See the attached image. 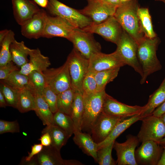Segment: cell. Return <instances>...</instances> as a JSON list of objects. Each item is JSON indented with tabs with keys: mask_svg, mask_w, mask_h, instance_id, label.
I'll return each mask as SVG.
<instances>
[{
	"mask_svg": "<svg viewBox=\"0 0 165 165\" xmlns=\"http://www.w3.org/2000/svg\"><path fill=\"white\" fill-rule=\"evenodd\" d=\"M137 136L139 142L153 140L159 142L165 136V125L160 117L152 114L144 117Z\"/></svg>",
	"mask_w": 165,
	"mask_h": 165,
	"instance_id": "9",
	"label": "cell"
},
{
	"mask_svg": "<svg viewBox=\"0 0 165 165\" xmlns=\"http://www.w3.org/2000/svg\"><path fill=\"white\" fill-rule=\"evenodd\" d=\"M47 15L44 9H40L30 19L21 26L22 35L29 39H38L42 37Z\"/></svg>",
	"mask_w": 165,
	"mask_h": 165,
	"instance_id": "18",
	"label": "cell"
},
{
	"mask_svg": "<svg viewBox=\"0 0 165 165\" xmlns=\"http://www.w3.org/2000/svg\"><path fill=\"white\" fill-rule=\"evenodd\" d=\"M109 3L115 6L118 7L121 4L119 0H104Z\"/></svg>",
	"mask_w": 165,
	"mask_h": 165,
	"instance_id": "50",
	"label": "cell"
},
{
	"mask_svg": "<svg viewBox=\"0 0 165 165\" xmlns=\"http://www.w3.org/2000/svg\"><path fill=\"white\" fill-rule=\"evenodd\" d=\"M29 56L28 62L21 67L20 70L22 74L28 75L34 71L43 73L51 65L49 57L42 55L38 48L30 49Z\"/></svg>",
	"mask_w": 165,
	"mask_h": 165,
	"instance_id": "21",
	"label": "cell"
},
{
	"mask_svg": "<svg viewBox=\"0 0 165 165\" xmlns=\"http://www.w3.org/2000/svg\"><path fill=\"white\" fill-rule=\"evenodd\" d=\"M43 147L41 144H34L31 146V152H28V155L23 160L21 163L24 164L25 163L30 161L34 156L41 152Z\"/></svg>",
	"mask_w": 165,
	"mask_h": 165,
	"instance_id": "43",
	"label": "cell"
},
{
	"mask_svg": "<svg viewBox=\"0 0 165 165\" xmlns=\"http://www.w3.org/2000/svg\"><path fill=\"white\" fill-rule=\"evenodd\" d=\"M60 150L50 145L44 146L36 156L38 165H82V163L76 160H64L62 158Z\"/></svg>",
	"mask_w": 165,
	"mask_h": 165,
	"instance_id": "19",
	"label": "cell"
},
{
	"mask_svg": "<svg viewBox=\"0 0 165 165\" xmlns=\"http://www.w3.org/2000/svg\"><path fill=\"white\" fill-rule=\"evenodd\" d=\"M35 108V99L33 92L28 88L18 90L16 108L21 113L34 110Z\"/></svg>",
	"mask_w": 165,
	"mask_h": 165,
	"instance_id": "28",
	"label": "cell"
},
{
	"mask_svg": "<svg viewBox=\"0 0 165 165\" xmlns=\"http://www.w3.org/2000/svg\"><path fill=\"white\" fill-rule=\"evenodd\" d=\"M94 74L95 73L88 71L82 82L83 93L90 94L97 91V83Z\"/></svg>",
	"mask_w": 165,
	"mask_h": 165,
	"instance_id": "40",
	"label": "cell"
},
{
	"mask_svg": "<svg viewBox=\"0 0 165 165\" xmlns=\"http://www.w3.org/2000/svg\"><path fill=\"white\" fill-rule=\"evenodd\" d=\"M38 140L41 141V144L43 146H48L51 144V138L50 134L48 132H45L42 134Z\"/></svg>",
	"mask_w": 165,
	"mask_h": 165,
	"instance_id": "44",
	"label": "cell"
},
{
	"mask_svg": "<svg viewBox=\"0 0 165 165\" xmlns=\"http://www.w3.org/2000/svg\"><path fill=\"white\" fill-rule=\"evenodd\" d=\"M122 119L111 116L102 111L91 129L90 135L94 141L98 144L103 141Z\"/></svg>",
	"mask_w": 165,
	"mask_h": 165,
	"instance_id": "17",
	"label": "cell"
},
{
	"mask_svg": "<svg viewBox=\"0 0 165 165\" xmlns=\"http://www.w3.org/2000/svg\"><path fill=\"white\" fill-rule=\"evenodd\" d=\"M75 28L68 21L58 16L48 14L42 37H59L68 40Z\"/></svg>",
	"mask_w": 165,
	"mask_h": 165,
	"instance_id": "16",
	"label": "cell"
},
{
	"mask_svg": "<svg viewBox=\"0 0 165 165\" xmlns=\"http://www.w3.org/2000/svg\"><path fill=\"white\" fill-rule=\"evenodd\" d=\"M48 132L51 138V145L60 150L66 144L70 137L64 131L57 126L51 124L46 126L42 131V134Z\"/></svg>",
	"mask_w": 165,
	"mask_h": 165,
	"instance_id": "29",
	"label": "cell"
},
{
	"mask_svg": "<svg viewBox=\"0 0 165 165\" xmlns=\"http://www.w3.org/2000/svg\"><path fill=\"white\" fill-rule=\"evenodd\" d=\"M39 6L43 8H46L48 4L49 0H33Z\"/></svg>",
	"mask_w": 165,
	"mask_h": 165,
	"instance_id": "46",
	"label": "cell"
},
{
	"mask_svg": "<svg viewBox=\"0 0 165 165\" xmlns=\"http://www.w3.org/2000/svg\"><path fill=\"white\" fill-rule=\"evenodd\" d=\"M164 113H165V101L154 110L152 114L155 116L160 117Z\"/></svg>",
	"mask_w": 165,
	"mask_h": 165,
	"instance_id": "45",
	"label": "cell"
},
{
	"mask_svg": "<svg viewBox=\"0 0 165 165\" xmlns=\"http://www.w3.org/2000/svg\"><path fill=\"white\" fill-rule=\"evenodd\" d=\"M138 14L142 31L144 35L149 38L157 36L153 29L151 16L147 8H139Z\"/></svg>",
	"mask_w": 165,
	"mask_h": 165,
	"instance_id": "30",
	"label": "cell"
},
{
	"mask_svg": "<svg viewBox=\"0 0 165 165\" xmlns=\"http://www.w3.org/2000/svg\"><path fill=\"white\" fill-rule=\"evenodd\" d=\"M28 75L29 83L27 88L33 93L41 94L44 88L47 86L46 78L43 72L34 71Z\"/></svg>",
	"mask_w": 165,
	"mask_h": 165,
	"instance_id": "34",
	"label": "cell"
},
{
	"mask_svg": "<svg viewBox=\"0 0 165 165\" xmlns=\"http://www.w3.org/2000/svg\"><path fill=\"white\" fill-rule=\"evenodd\" d=\"M155 1H158V0H155Z\"/></svg>",
	"mask_w": 165,
	"mask_h": 165,
	"instance_id": "55",
	"label": "cell"
},
{
	"mask_svg": "<svg viewBox=\"0 0 165 165\" xmlns=\"http://www.w3.org/2000/svg\"><path fill=\"white\" fill-rule=\"evenodd\" d=\"M115 141L101 147L97 150V163L99 165H115L116 161L112 158V152Z\"/></svg>",
	"mask_w": 165,
	"mask_h": 165,
	"instance_id": "37",
	"label": "cell"
},
{
	"mask_svg": "<svg viewBox=\"0 0 165 165\" xmlns=\"http://www.w3.org/2000/svg\"><path fill=\"white\" fill-rule=\"evenodd\" d=\"M9 30L4 29L1 30L0 31V44L2 43L3 40L5 38Z\"/></svg>",
	"mask_w": 165,
	"mask_h": 165,
	"instance_id": "49",
	"label": "cell"
},
{
	"mask_svg": "<svg viewBox=\"0 0 165 165\" xmlns=\"http://www.w3.org/2000/svg\"><path fill=\"white\" fill-rule=\"evenodd\" d=\"M145 107V105L142 106L137 105L131 106L122 103L106 93L104 99L102 111L112 117L124 119L141 114Z\"/></svg>",
	"mask_w": 165,
	"mask_h": 165,
	"instance_id": "10",
	"label": "cell"
},
{
	"mask_svg": "<svg viewBox=\"0 0 165 165\" xmlns=\"http://www.w3.org/2000/svg\"><path fill=\"white\" fill-rule=\"evenodd\" d=\"M75 93L71 88L57 94L58 111L70 115Z\"/></svg>",
	"mask_w": 165,
	"mask_h": 165,
	"instance_id": "33",
	"label": "cell"
},
{
	"mask_svg": "<svg viewBox=\"0 0 165 165\" xmlns=\"http://www.w3.org/2000/svg\"><path fill=\"white\" fill-rule=\"evenodd\" d=\"M20 70L13 72L2 80L18 90L27 88L29 83L28 75L20 73Z\"/></svg>",
	"mask_w": 165,
	"mask_h": 165,
	"instance_id": "36",
	"label": "cell"
},
{
	"mask_svg": "<svg viewBox=\"0 0 165 165\" xmlns=\"http://www.w3.org/2000/svg\"><path fill=\"white\" fill-rule=\"evenodd\" d=\"M43 73L47 86L57 94L72 88L68 64L66 61L61 66L48 68Z\"/></svg>",
	"mask_w": 165,
	"mask_h": 165,
	"instance_id": "8",
	"label": "cell"
},
{
	"mask_svg": "<svg viewBox=\"0 0 165 165\" xmlns=\"http://www.w3.org/2000/svg\"><path fill=\"white\" fill-rule=\"evenodd\" d=\"M105 90L87 94L83 93L84 111L82 120V131L90 134L91 128L103 111Z\"/></svg>",
	"mask_w": 165,
	"mask_h": 165,
	"instance_id": "3",
	"label": "cell"
},
{
	"mask_svg": "<svg viewBox=\"0 0 165 165\" xmlns=\"http://www.w3.org/2000/svg\"><path fill=\"white\" fill-rule=\"evenodd\" d=\"M52 124L64 131L70 137L75 131L74 122L71 116L58 111L53 114Z\"/></svg>",
	"mask_w": 165,
	"mask_h": 165,
	"instance_id": "31",
	"label": "cell"
},
{
	"mask_svg": "<svg viewBox=\"0 0 165 165\" xmlns=\"http://www.w3.org/2000/svg\"><path fill=\"white\" fill-rule=\"evenodd\" d=\"M157 165H165V147L164 148L161 157Z\"/></svg>",
	"mask_w": 165,
	"mask_h": 165,
	"instance_id": "48",
	"label": "cell"
},
{
	"mask_svg": "<svg viewBox=\"0 0 165 165\" xmlns=\"http://www.w3.org/2000/svg\"><path fill=\"white\" fill-rule=\"evenodd\" d=\"M11 61L7 64L0 66V79L1 80L5 79L13 72L20 69L18 66L15 65Z\"/></svg>",
	"mask_w": 165,
	"mask_h": 165,
	"instance_id": "42",
	"label": "cell"
},
{
	"mask_svg": "<svg viewBox=\"0 0 165 165\" xmlns=\"http://www.w3.org/2000/svg\"><path fill=\"white\" fill-rule=\"evenodd\" d=\"M66 61L68 64L72 88L75 92L83 93L82 82L89 71V60L73 48Z\"/></svg>",
	"mask_w": 165,
	"mask_h": 165,
	"instance_id": "5",
	"label": "cell"
},
{
	"mask_svg": "<svg viewBox=\"0 0 165 165\" xmlns=\"http://www.w3.org/2000/svg\"><path fill=\"white\" fill-rule=\"evenodd\" d=\"M160 117L165 125V113L163 114Z\"/></svg>",
	"mask_w": 165,
	"mask_h": 165,
	"instance_id": "52",
	"label": "cell"
},
{
	"mask_svg": "<svg viewBox=\"0 0 165 165\" xmlns=\"http://www.w3.org/2000/svg\"><path fill=\"white\" fill-rule=\"evenodd\" d=\"M33 94L35 99L34 111L37 116L42 121L43 125L47 126L52 124L53 114L48 105L42 97L41 94L38 93Z\"/></svg>",
	"mask_w": 165,
	"mask_h": 165,
	"instance_id": "26",
	"label": "cell"
},
{
	"mask_svg": "<svg viewBox=\"0 0 165 165\" xmlns=\"http://www.w3.org/2000/svg\"><path fill=\"white\" fill-rule=\"evenodd\" d=\"M165 101V77L159 87L149 96L141 116L144 118L152 115L154 110Z\"/></svg>",
	"mask_w": 165,
	"mask_h": 165,
	"instance_id": "24",
	"label": "cell"
},
{
	"mask_svg": "<svg viewBox=\"0 0 165 165\" xmlns=\"http://www.w3.org/2000/svg\"><path fill=\"white\" fill-rule=\"evenodd\" d=\"M46 9L52 15L65 20L75 28L82 29L93 23L90 19L81 13L78 10L58 0H49Z\"/></svg>",
	"mask_w": 165,
	"mask_h": 165,
	"instance_id": "4",
	"label": "cell"
},
{
	"mask_svg": "<svg viewBox=\"0 0 165 165\" xmlns=\"http://www.w3.org/2000/svg\"><path fill=\"white\" fill-rule=\"evenodd\" d=\"M143 118L141 114L123 119L116 125L110 134L103 141L98 144V149L115 141L116 139L133 124Z\"/></svg>",
	"mask_w": 165,
	"mask_h": 165,
	"instance_id": "23",
	"label": "cell"
},
{
	"mask_svg": "<svg viewBox=\"0 0 165 165\" xmlns=\"http://www.w3.org/2000/svg\"><path fill=\"white\" fill-rule=\"evenodd\" d=\"M141 143L135 151L137 164L157 165L163 150L161 145L153 140L146 141Z\"/></svg>",
	"mask_w": 165,
	"mask_h": 165,
	"instance_id": "13",
	"label": "cell"
},
{
	"mask_svg": "<svg viewBox=\"0 0 165 165\" xmlns=\"http://www.w3.org/2000/svg\"><path fill=\"white\" fill-rule=\"evenodd\" d=\"M116 51L126 65L133 68L141 76H143L141 67L137 57L138 45L135 40L123 29L116 44Z\"/></svg>",
	"mask_w": 165,
	"mask_h": 165,
	"instance_id": "6",
	"label": "cell"
},
{
	"mask_svg": "<svg viewBox=\"0 0 165 165\" xmlns=\"http://www.w3.org/2000/svg\"><path fill=\"white\" fill-rule=\"evenodd\" d=\"M87 5L78 10L82 14L90 19L93 23H102L114 16L117 7L104 0H86Z\"/></svg>",
	"mask_w": 165,
	"mask_h": 165,
	"instance_id": "11",
	"label": "cell"
},
{
	"mask_svg": "<svg viewBox=\"0 0 165 165\" xmlns=\"http://www.w3.org/2000/svg\"><path fill=\"white\" fill-rule=\"evenodd\" d=\"M121 3L122 4L124 3H125L128 2H129L132 0H119Z\"/></svg>",
	"mask_w": 165,
	"mask_h": 165,
	"instance_id": "53",
	"label": "cell"
},
{
	"mask_svg": "<svg viewBox=\"0 0 165 165\" xmlns=\"http://www.w3.org/2000/svg\"><path fill=\"white\" fill-rule=\"evenodd\" d=\"M74 134L73 140L75 144L84 153L92 157L97 162L98 144L94 141L91 135L86 132L79 131H75Z\"/></svg>",
	"mask_w": 165,
	"mask_h": 165,
	"instance_id": "22",
	"label": "cell"
},
{
	"mask_svg": "<svg viewBox=\"0 0 165 165\" xmlns=\"http://www.w3.org/2000/svg\"><path fill=\"white\" fill-rule=\"evenodd\" d=\"M120 68H116L98 72L95 73L97 83V91L105 90L106 85L112 81L117 76Z\"/></svg>",
	"mask_w": 165,
	"mask_h": 165,
	"instance_id": "32",
	"label": "cell"
},
{
	"mask_svg": "<svg viewBox=\"0 0 165 165\" xmlns=\"http://www.w3.org/2000/svg\"><path fill=\"white\" fill-rule=\"evenodd\" d=\"M68 40L72 43L74 48L88 60L94 54L101 52V46L95 40L92 34L82 29L75 28Z\"/></svg>",
	"mask_w": 165,
	"mask_h": 165,
	"instance_id": "7",
	"label": "cell"
},
{
	"mask_svg": "<svg viewBox=\"0 0 165 165\" xmlns=\"http://www.w3.org/2000/svg\"><path fill=\"white\" fill-rule=\"evenodd\" d=\"M160 42L157 36L149 38L145 36L138 44L137 57L143 72L140 81L141 84L145 82L149 75L162 68L156 55Z\"/></svg>",
	"mask_w": 165,
	"mask_h": 165,
	"instance_id": "1",
	"label": "cell"
},
{
	"mask_svg": "<svg viewBox=\"0 0 165 165\" xmlns=\"http://www.w3.org/2000/svg\"><path fill=\"white\" fill-rule=\"evenodd\" d=\"M89 70L94 73L111 68H121L126 65L116 50L110 54L101 52L92 55L89 60Z\"/></svg>",
	"mask_w": 165,
	"mask_h": 165,
	"instance_id": "14",
	"label": "cell"
},
{
	"mask_svg": "<svg viewBox=\"0 0 165 165\" xmlns=\"http://www.w3.org/2000/svg\"><path fill=\"white\" fill-rule=\"evenodd\" d=\"M139 141L137 136L128 135L127 140L120 143L115 141L113 148L116 151L118 165H138L135 158V151Z\"/></svg>",
	"mask_w": 165,
	"mask_h": 165,
	"instance_id": "15",
	"label": "cell"
},
{
	"mask_svg": "<svg viewBox=\"0 0 165 165\" xmlns=\"http://www.w3.org/2000/svg\"><path fill=\"white\" fill-rule=\"evenodd\" d=\"M6 106L7 105L5 97L2 92L0 90V107L5 108Z\"/></svg>",
	"mask_w": 165,
	"mask_h": 165,
	"instance_id": "47",
	"label": "cell"
},
{
	"mask_svg": "<svg viewBox=\"0 0 165 165\" xmlns=\"http://www.w3.org/2000/svg\"><path fill=\"white\" fill-rule=\"evenodd\" d=\"M15 39V34L12 30H9L5 38L0 44V66L5 65L12 61L10 50V45Z\"/></svg>",
	"mask_w": 165,
	"mask_h": 165,
	"instance_id": "35",
	"label": "cell"
},
{
	"mask_svg": "<svg viewBox=\"0 0 165 165\" xmlns=\"http://www.w3.org/2000/svg\"><path fill=\"white\" fill-rule=\"evenodd\" d=\"M158 143L161 145H165V136L164 137L160 140Z\"/></svg>",
	"mask_w": 165,
	"mask_h": 165,
	"instance_id": "51",
	"label": "cell"
},
{
	"mask_svg": "<svg viewBox=\"0 0 165 165\" xmlns=\"http://www.w3.org/2000/svg\"><path fill=\"white\" fill-rule=\"evenodd\" d=\"M13 14L21 26L30 19L40 9L37 4L30 0H11Z\"/></svg>",
	"mask_w": 165,
	"mask_h": 165,
	"instance_id": "20",
	"label": "cell"
},
{
	"mask_svg": "<svg viewBox=\"0 0 165 165\" xmlns=\"http://www.w3.org/2000/svg\"><path fill=\"white\" fill-rule=\"evenodd\" d=\"M41 95L52 113L54 114L57 112L58 111L57 105V94L47 86L43 90Z\"/></svg>",
	"mask_w": 165,
	"mask_h": 165,
	"instance_id": "39",
	"label": "cell"
},
{
	"mask_svg": "<svg viewBox=\"0 0 165 165\" xmlns=\"http://www.w3.org/2000/svg\"><path fill=\"white\" fill-rule=\"evenodd\" d=\"M139 8L137 0H132L118 7L114 15L123 29L138 44L145 36L141 30L138 15Z\"/></svg>",
	"mask_w": 165,
	"mask_h": 165,
	"instance_id": "2",
	"label": "cell"
},
{
	"mask_svg": "<svg viewBox=\"0 0 165 165\" xmlns=\"http://www.w3.org/2000/svg\"><path fill=\"white\" fill-rule=\"evenodd\" d=\"M20 131V126L17 120L9 121L0 120V134L7 133H18Z\"/></svg>",
	"mask_w": 165,
	"mask_h": 165,
	"instance_id": "41",
	"label": "cell"
},
{
	"mask_svg": "<svg viewBox=\"0 0 165 165\" xmlns=\"http://www.w3.org/2000/svg\"><path fill=\"white\" fill-rule=\"evenodd\" d=\"M0 90L4 95L7 106L16 108L18 90L14 88L2 80H1Z\"/></svg>",
	"mask_w": 165,
	"mask_h": 165,
	"instance_id": "38",
	"label": "cell"
},
{
	"mask_svg": "<svg viewBox=\"0 0 165 165\" xmlns=\"http://www.w3.org/2000/svg\"><path fill=\"white\" fill-rule=\"evenodd\" d=\"M30 49L25 45L24 41L18 42L15 39L10 47L12 61L21 68L28 62V56Z\"/></svg>",
	"mask_w": 165,
	"mask_h": 165,
	"instance_id": "25",
	"label": "cell"
},
{
	"mask_svg": "<svg viewBox=\"0 0 165 165\" xmlns=\"http://www.w3.org/2000/svg\"><path fill=\"white\" fill-rule=\"evenodd\" d=\"M82 29L92 34H97L107 41L116 44L123 29L114 16L100 23H92Z\"/></svg>",
	"mask_w": 165,
	"mask_h": 165,
	"instance_id": "12",
	"label": "cell"
},
{
	"mask_svg": "<svg viewBox=\"0 0 165 165\" xmlns=\"http://www.w3.org/2000/svg\"><path fill=\"white\" fill-rule=\"evenodd\" d=\"M158 1L163 2L165 4V0H158Z\"/></svg>",
	"mask_w": 165,
	"mask_h": 165,
	"instance_id": "54",
	"label": "cell"
},
{
	"mask_svg": "<svg viewBox=\"0 0 165 165\" xmlns=\"http://www.w3.org/2000/svg\"><path fill=\"white\" fill-rule=\"evenodd\" d=\"M83 111V93L79 92H75L70 115L74 122L75 131H82Z\"/></svg>",
	"mask_w": 165,
	"mask_h": 165,
	"instance_id": "27",
	"label": "cell"
}]
</instances>
